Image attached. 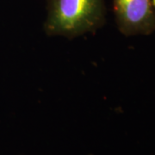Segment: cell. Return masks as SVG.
<instances>
[{
  "instance_id": "3",
  "label": "cell",
  "mask_w": 155,
  "mask_h": 155,
  "mask_svg": "<svg viewBox=\"0 0 155 155\" xmlns=\"http://www.w3.org/2000/svg\"><path fill=\"white\" fill-rule=\"evenodd\" d=\"M152 4H153V9H154V11H155V0H152Z\"/></svg>"
},
{
  "instance_id": "2",
  "label": "cell",
  "mask_w": 155,
  "mask_h": 155,
  "mask_svg": "<svg viewBox=\"0 0 155 155\" xmlns=\"http://www.w3.org/2000/svg\"><path fill=\"white\" fill-rule=\"evenodd\" d=\"M119 31L125 36L148 35L155 31V11L152 0H113Z\"/></svg>"
},
{
  "instance_id": "1",
  "label": "cell",
  "mask_w": 155,
  "mask_h": 155,
  "mask_svg": "<svg viewBox=\"0 0 155 155\" xmlns=\"http://www.w3.org/2000/svg\"><path fill=\"white\" fill-rule=\"evenodd\" d=\"M44 31L49 36L74 38L105 22L104 0H48Z\"/></svg>"
}]
</instances>
